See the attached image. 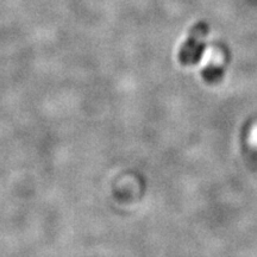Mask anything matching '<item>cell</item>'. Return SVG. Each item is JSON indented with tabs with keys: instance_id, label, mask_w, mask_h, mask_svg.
Segmentation results:
<instances>
[{
	"instance_id": "cell-1",
	"label": "cell",
	"mask_w": 257,
	"mask_h": 257,
	"mask_svg": "<svg viewBox=\"0 0 257 257\" xmlns=\"http://www.w3.org/2000/svg\"><path fill=\"white\" fill-rule=\"evenodd\" d=\"M208 32V25L204 22L195 24L192 28L189 36L184 44L181 46L179 53V61L185 66L187 64H193L199 60L201 50L202 43H204V38L206 37Z\"/></svg>"
}]
</instances>
